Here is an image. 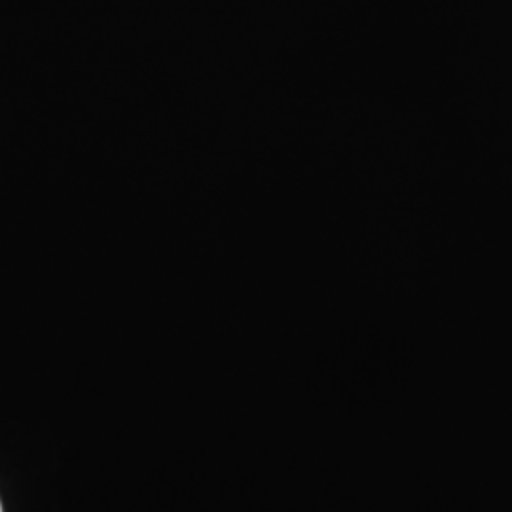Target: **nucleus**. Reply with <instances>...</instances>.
I'll return each mask as SVG.
<instances>
[{"mask_svg": "<svg viewBox=\"0 0 512 512\" xmlns=\"http://www.w3.org/2000/svg\"><path fill=\"white\" fill-rule=\"evenodd\" d=\"M0 512H2V505H0Z\"/></svg>", "mask_w": 512, "mask_h": 512, "instance_id": "f257e3e1", "label": "nucleus"}]
</instances>
